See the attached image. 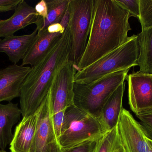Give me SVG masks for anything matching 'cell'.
<instances>
[{
  "mask_svg": "<svg viewBox=\"0 0 152 152\" xmlns=\"http://www.w3.org/2000/svg\"><path fill=\"white\" fill-rule=\"evenodd\" d=\"M131 15L117 0H94L87 44L76 68L83 69L127 42Z\"/></svg>",
  "mask_w": 152,
  "mask_h": 152,
  "instance_id": "cell-1",
  "label": "cell"
},
{
  "mask_svg": "<svg viewBox=\"0 0 152 152\" xmlns=\"http://www.w3.org/2000/svg\"><path fill=\"white\" fill-rule=\"evenodd\" d=\"M71 39L69 28L50 51L31 70L25 79L20 96L22 118L37 113L47 96L59 70L69 60Z\"/></svg>",
  "mask_w": 152,
  "mask_h": 152,
  "instance_id": "cell-2",
  "label": "cell"
},
{
  "mask_svg": "<svg viewBox=\"0 0 152 152\" xmlns=\"http://www.w3.org/2000/svg\"><path fill=\"white\" fill-rule=\"evenodd\" d=\"M139 46L137 35H133L125 43L88 67L77 70L74 82L90 84L105 76L137 66Z\"/></svg>",
  "mask_w": 152,
  "mask_h": 152,
  "instance_id": "cell-3",
  "label": "cell"
},
{
  "mask_svg": "<svg viewBox=\"0 0 152 152\" xmlns=\"http://www.w3.org/2000/svg\"><path fill=\"white\" fill-rule=\"evenodd\" d=\"M129 69L110 74L90 84H74V105L98 119L108 98L125 80Z\"/></svg>",
  "mask_w": 152,
  "mask_h": 152,
  "instance_id": "cell-4",
  "label": "cell"
},
{
  "mask_svg": "<svg viewBox=\"0 0 152 152\" xmlns=\"http://www.w3.org/2000/svg\"><path fill=\"white\" fill-rule=\"evenodd\" d=\"M104 134L97 118L73 104L65 110L58 141L64 151L98 140Z\"/></svg>",
  "mask_w": 152,
  "mask_h": 152,
  "instance_id": "cell-5",
  "label": "cell"
},
{
  "mask_svg": "<svg viewBox=\"0 0 152 152\" xmlns=\"http://www.w3.org/2000/svg\"><path fill=\"white\" fill-rule=\"evenodd\" d=\"M94 0H70L68 27L71 39L69 61L77 66L87 44L94 14Z\"/></svg>",
  "mask_w": 152,
  "mask_h": 152,
  "instance_id": "cell-6",
  "label": "cell"
},
{
  "mask_svg": "<svg viewBox=\"0 0 152 152\" xmlns=\"http://www.w3.org/2000/svg\"><path fill=\"white\" fill-rule=\"evenodd\" d=\"M77 70L69 60L56 74L49 91L52 116L64 115L66 109L74 104V79Z\"/></svg>",
  "mask_w": 152,
  "mask_h": 152,
  "instance_id": "cell-7",
  "label": "cell"
},
{
  "mask_svg": "<svg viewBox=\"0 0 152 152\" xmlns=\"http://www.w3.org/2000/svg\"><path fill=\"white\" fill-rule=\"evenodd\" d=\"M37 114L36 129L30 152H63L53 123L49 92Z\"/></svg>",
  "mask_w": 152,
  "mask_h": 152,
  "instance_id": "cell-8",
  "label": "cell"
},
{
  "mask_svg": "<svg viewBox=\"0 0 152 152\" xmlns=\"http://www.w3.org/2000/svg\"><path fill=\"white\" fill-rule=\"evenodd\" d=\"M128 83L129 102L136 115L152 111L151 76L137 72L126 78Z\"/></svg>",
  "mask_w": 152,
  "mask_h": 152,
  "instance_id": "cell-9",
  "label": "cell"
},
{
  "mask_svg": "<svg viewBox=\"0 0 152 152\" xmlns=\"http://www.w3.org/2000/svg\"><path fill=\"white\" fill-rule=\"evenodd\" d=\"M117 127L120 141L125 152H145L147 137L140 123L124 108Z\"/></svg>",
  "mask_w": 152,
  "mask_h": 152,
  "instance_id": "cell-10",
  "label": "cell"
},
{
  "mask_svg": "<svg viewBox=\"0 0 152 152\" xmlns=\"http://www.w3.org/2000/svg\"><path fill=\"white\" fill-rule=\"evenodd\" d=\"M31 70V67L17 64L0 69V103L10 102L20 97L23 82Z\"/></svg>",
  "mask_w": 152,
  "mask_h": 152,
  "instance_id": "cell-11",
  "label": "cell"
},
{
  "mask_svg": "<svg viewBox=\"0 0 152 152\" xmlns=\"http://www.w3.org/2000/svg\"><path fill=\"white\" fill-rule=\"evenodd\" d=\"M38 18L34 7L28 5L24 0H21L10 18L0 19V37L13 36L18 30L36 24Z\"/></svg>",
  "mask_w": 152,
  "mask_h": 152,
  "instance_id": "cell-12",
  "label": "cell"
},
{
  "mask_svg": "<svg viewBox=\"0 0 152 152\" xmlns=\"http://www.w3.org/2000/svg\"><path fill=\"white\" fill-rule=\"evenodd\" d=\"M63 34L51 33L47 29L38 31L37 35L22 59V66L31 67L41 61L57 44Z\"/></svg>",
  "mask_w": 152,
  "mask_h": 152,
  "instance_id": "cell-13",
  "label": "cell"
},
{
  "mask_svg": "<svg viewBox=\"0 0 152 152\" xmlns=\"http://www.w3.org/2000/svg\"><path fill=\"white\" fill-rule=\"evenodd\" d=\"M125 82L121 84L110 95L103 106L99 120L104 133L115 128L118 122L122 107Z\"/></svg>",
  "mask_w": 152,
  "mask_h": 152,
  "instance_id": "cell-14",
  "label": "cell"
},
{
  "mask_svg": "<svg viewBox=\"0 0 152 152\" xmlns=\"http://www.w3.org/2000/svg\"><path fill=\"white\" fill-rule=\"evenodd\" d=\"M38 30L29 35L13 36L0 40V53L6 54L9 60L17 64L23 59L37 35Z\"/></svg>",
  "mask_w": 152,
  "mask_h": 152,
  "instance_id": "cell-15",
  "label": "cell"
},
{
  "mask_svg": "<svg viewBox=\"0 0 152 152\" xmlns=\"http://www.w3.org/2000/svg\"><path fill=\"white\" fill-rule=\"evenodd\" d=\"M37 122V113L22 118L16 126L13 138L10 144V152H30Z\"/></svg>",
  "mask_w": 152,
  "mask_h": 152,
  "instance_id": "cell-16",
  "label": "cell"
},
{
  "mask_svg": "<svg viewBox=\"0 0 152 152\" xmlns=\"http://www.w3.org/2000/svg\"><path fill=\"white\" fill-rule=\"evenodd\" d=\"M21 111L18 104L0 103V149L4 151L12 141V128L20 119Z\"/></svg>",
  "mask_w": 152,
  "mask_h": 152,
  "instance_id": "cell-17",
  "label": "cell"
},
{
  "mask_svg": "<svg viewBox=\"0 0 152 152\" xmlns=\"http://www.w3.org/2000/svg\"><path fill=\"white\" fill-rule=\"evenodd\" d=\"M137 38L139 50L137 72L152 76V27L142 30Z\"/></svg>",
  "mask_w": 152,
  "mask_h": 152,
  "instance_id": "cell-18",
  "label": "cell"
},
{
  "mask_svg": "<svg viewBox=\"0 0 152 152\" xmlns=\"http://www.w3.org/2000/svg\"><path fill=\"white\" fill-rule=\"evenodd\" d=\"M46 1L48 15L45 19L38 16L35 24L38 31L46 29L52 24L60 23L68 9L70 0H52Z\"/></svg>",
  "mask_w": 152,
  "mask_h": 152,
  "instance_id": "cell-19",
  "label": "cell"
},
{
  "mask_svg": "<svg viewBox=\"0 0 152 152\" xmlns=\"http://www.w3.org/2000/svg\"><path fill=\"white\" fill-rule=\"evenodd\" d=\"M120 145L117 126L98 139L94 152H113Z\"/></svg>",
  "mask_w": 152,
  "mask_h": 152,
  "instance_id": "cell-20",
  "label": "cell"
},
{
  "mask_svg": "<svg viewBox=\"0 0 152 152\" xmlns=\"http://www.w3.org/2000/svg\"><path fill=\"white\" fill-rule=\"evenodd\" d=\"M139 20L142 30L152 27V0H139Z\"/></svg>",
  "mask_w": 152,
  "mask_h": 152,
  "instance_id": "cell-21",
  "label": "cell"
},
{
  "mask_svg": "<svg viewBox=\"0 0 152 152\" xmlns=\"http://www.w3.org/2000/svg\"><path fill=\"white\" fill-rule=\"evenodd\" d=\"M147 138L152 141V111L136 115Z\"/></svg>",
  "mask_w": 152,
  "mask_h": 152,
  "instance_id": "cell-22",
  "label": "cell"
},
{
  "mask_svg": "<svg viewBox=\"0 0 152 152\" xmlns=\"http://www.w3.org/2000/svg\"><path fill=\"white\" fill-rule=\"evenodd\" d=\"M117 1L123 8L129 12L131 17L139 18L140 16L139 0H117Z\"/></svg>",
  "mask_w": 152,
  "mask_h": 152,
  "instance_id": "cell-23",
  "label": "cell"
},
{
  "mask_svg": "<svg viewBox=\"0 0 152 152\" xmlns=\"http://www.w3.org/2000/svg\"><path fill=\"white\" fill-rule=\"evenodd\" d=\"M97 140L86 142L71 149L63 151V152H94Z\"/></svg>",
  "mask_w": 152,
  "mask_h": 152,
  "instance_id": "cell-24",
  "label": "cell"
},
{
  "mask_svg": "<svg viewBox=\"0 0 152 152\" xmlns=\"http://www.w3.org/2000/svg\"><path fill=\"white\" fill-rule=\"evenodd\" d=\"M21 0H0V12L15 10Z\"/></svg>",
  "mask_w": 152,
  "mask_h": 152,
  "instance_id": "cell-25",
  "label": "cell"
},
{
  "mask_svg": "<svg viewBox=\"0 0 152 152\" xmlns=\"http://www.w3.org/2000/svg\"><path fill=\"white\" fill-rule=\"evenodd\" d=\"M37 15L41 17L43 19L47 18L48 15V7L46 1L42 0L37 4L34 7Z\"/></svg>",
  "mask_w": 152,
  "mask_h": 152,
  "instance_id": "cell-26",
  "label": "cell"
},
{
  "mask_svg": "<svg viewBox=\"0 0 152 152\" xmlns=\"http://www.w3.org/2000/svg\"><path fill=\"white\" fill-rule=\"evenodd\" d=\"M48 32L51 33H61L64 34L65 29L60 23H54L47 27Z\"/></svg>",
  "mask_w": 152,
  "mask_h": 152,
  "instance_id": "cell-27",
  "label": "cell"
},
{
  "mask_svg": "<svg viewBox=\"0 0 152 152\" xmlns=\"http://www.w3.org/2000/svg\"><path fill=\"white\" fill-rule=\"evenodd\" d=\"M69 19H70V13H69V7L67 10L64 16L62 18V19L60 23L63 27L65 29V30L67 28L69 24Z\"/></svg>",
  "mask_w": 152,
  "mask_h": 152,
  "instance_id": "cell-28",
  "label": "cell"
},
{
  "mask_svg": "<svg viewBox=\"0 0 152 152\" xmlns=\"http://www.w3.org/2000/svg\"><path fill=\"white\" fill-rule=\"evenodd\" d=\"M145 152H152V141L149 138L146 139V151Z\"/></svg>",
  "mask_w": 152,
  "mask_h": 152,
  "instance_id": "cell-29",
  "label": "cell"
},
{
  "mask_svg": "<svg viewBox=\"0 0 152 152\" xmlns=\"http://www.w3.org/2000/svg\"><path fill=\"white\" fill-rule=\"evenodd\" d=\"M113 152H125V151H124L123 147L121 146V145H120L119 147H118Z\"/></svg>",
  "mask_w": 152,
  "mask_h": 152,
  "instance_id": "cell-30",
  "label": "cell"
},
{
  "mask_svg": "<svg viewBox=\"0 0 152 152\" xmlns=\"http://www.w3.org/2000/svg\"><path fill=\"white\" fill-rule=\"evenodd\" d=\"M0 152H7L5 151H3V150H0Z\"/></svg>",
  "mask_w": 152,
  "mask_h": 152,
  "instance_id": "cell-31",
  "label": "cell"
},
{
  "mask_svg": "<svg viewBox=\"0 0 152 152\" xmlns=\"http://www.w3.org/2000/svg\"><path fill=\"white\" fill-rule=\"evenodd\" d=\"M151 77H152V76H151Z\"/></svg>",
  "mask_w": 152,
  "mask_h": 152,
  "instance_id": "cell-32",
  "label": "cell"
}]
</instances>
